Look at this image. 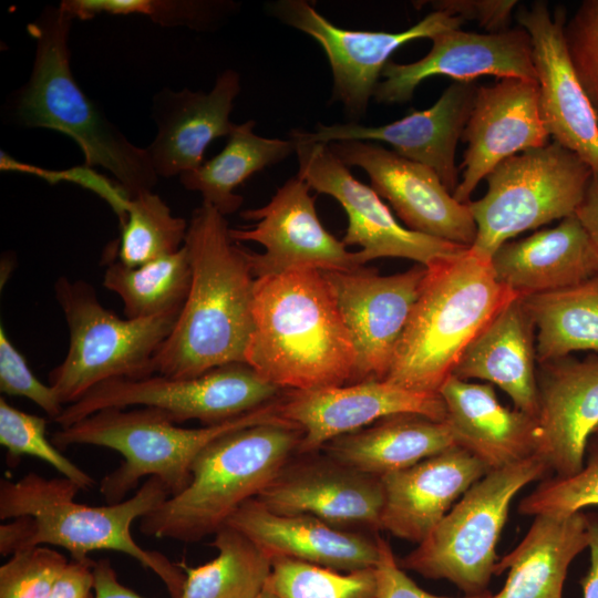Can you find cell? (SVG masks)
Returning <instances> with one entry per match:
<instances>
[{"mask_svg":"<svg viewBox=\"0 0 598 598\" xmlns=\"http://www.w3.org/2000/svg\"><path fill=\"white\" fill-rule=\"evenodd\" d=\"M192 279L176 322L154 358L155 374L194 378L245 362L252 333L256 278L248 250L236 245L225 216L203 203L188 224Z\"/></svg>","mask_w":598,"mask_h":598,"instance_id":"1","label":"cell"},{"mask_svg":"<svg viewBox=\"0 0 598 598\" xmlns=\"http://www.w3.org/2000/svg\"><path fill=\"white\" fill-rule=\"evenodd\" d=\"M245 363L283 390L354 383L357 351L323 270L256 278Z\"/></svg>","mask_w":598,"mask_h":598,"instance_id":"2","label":"cell"},{"mask_svg":"<svg viewBox=\"0 0 598 598\" xmlns=\"http://www.w3.org/2000/svg\"><path fill=\"white\" fill-rule=\"evenodd\" d=\"M385 381L437 394L471 342L512 300L491 260L470 247L425 267Z\"/></svg>","mask_w":598,"mask_h":598,"instance_id":"3","label":"cell"},{"mask_svg":"<svg viewBox=\"0 0 598 598\" xmlns=\"http://www.w3.org/2000/svg\"><path fill=\"white\" fill-rule=\"evenodd\" d=\"M72 21L58 6L45 8L29 24L35 55L28 82L16 93L13 118L24 127L54 130L71 137L81 148L85 165L111 173L130 198L152 190L158 176L146 148L131 143L72 74Z\"/></svg>","mask_w":598,"mask_h":598,"instance_id":"4","label":"cell"},{"mask_svg":"<svg viewBox=\"0 0 598 598\" xmlns=\"http://www.w3.org/2000/svg\"><path fill=\"white\" fill-rule=\"evenodd\" d=\"M301 439L283 419L216 439L194 461L188 485L141 518V532L184 543L215 534L298 453Z\"/></svg>","mask_w":598,"mask_h":598,"instance_id":"5","label":"cell"},{"mask_svg":"<svg viewBox=\"0 0 598 598\" xmlns=\"http://www.w3.org/2000/svg\"><path fill=\"white\" fill-rule=\"evenodd\" d=\"M80 488L65 477L44 478L29 473L19 481H0V518L31 517L29 547L56 546L73 560H89L96 550L126 554L154 571L172 598H179L185 574L158 551L141 547L131 526L171 496L164 483L148 477L130 498L105 506L78 503Z\"/></svg>","mask_w":598,"mask_h":598,"instance_id":"6","label":"cell"},{"mask_svg":"<svg viewBox=\"0 0 598 598\" xmlns=\"http://www.w3.org/2000/svg\"><path fill=\"white\" fill-rule=\"evenodd\" d=\"M278 400L223 423L194 429L179 426L154 408L105 409L60 427L51 441L60 450L94 445L123 456L122 464L100 485L109 504L124 501L142 477L159 478L173 496L188 485L194 461L213 441L243 427L281 420Z\"/></svg>","mask_w":598,"mask_h":598,"instance_id":"7","label":"cell"},{"mask_svg":"<svg viewBox=\"0 0 598 598\" xmlns=\"http://www.w3.org/2000/svg\"><path fill=\"white\" fill-rule=\"evenodd\" d=\"M548 471L537 454L491 470L462 495L415 549L398 560L399 565L425 578L446 579L466 596L488 591L499 558L496 546L511 502Z\"/></svg>","mask_w":598,"mask_h":598,"instance_id":"8","label":"cell"},{"mask_svg":"<svg viewBox=\"0 0 598 598\" xmlns=\"http://www.w3.org/2000/svg\"><path fill=\"white\" fill-rule=\"evenodd\" d=\"M55 296L70 333L64 360L49 374L62 404L78 401L109 380L155 374L154 358L179 311L122 319L99 302L89 283L65 278L56 280Z\"/></svg>","mask_w":598,"mask_h":598,"instance_id":"9","label":"cell"},{"mask_svg":"<svg viewBox=\"0 0 598 598\" xmlns=\"http://www.w3.org/2000/svg\"><path fill=\"white\" fill-rule=\"evenodd\" d=\"M592 173L555 141L502 161L485 177V195L467 203L477 229L470 249L491 260L518 234L574 215Z\"/></svg>","mask_w":598,"mask_h":598,"instance_id":"10","label":"cell"},{"mask_svg":"<svg viewBox=\"0 0 598 598\" xmlns=\"http://www.w3.org/2000/svg\"><path fill=\"white\" fill-rule=\"evenodd\" d=\"M286 390L267 381L245 362L215 368L194 378L153 374L105 381L64 406L60 427L105 409L154 408L176 424L197 420L213 425L278 400Z\"/></svg>","mask_w":598,"mask_h":598,"instance_id":"11","label":"cell"},{"mask_svg":"<svg viewBox=\"0 0 598 598\" xmlns=\"http://www.w3.org/2000/svg\"><path fill=\"white\" fill-rule=\"evenodd\" d=\"M292 140L299 163L297 176L342 206L348 216L342 241L346 246L361 247L355 251L361 266L377 258L393 257L427 267L468 248L400 225L377 192L358 181L328 144Z\"/></svg>","mask_w":598,"mask_h":598,"instance_id":"12","label":"cell"},{"mask_svg":"<svg viewBox=\"0 0 598 598\" xmlns=\"http://www.w3.org/2000/svg\"><path fill=\"white\" fill-rule=\"evenodd\" d=\"M268 10L272 17L321 45L332 72V100L341 102L354 118L365 113L379 76L394 51L410 41L432 39L441 32L460 29L464 22L460 17L433 11L400 32L362 31L334 25L305 0H278L271 2Z\"/></svg>","mask_w":598,"mask_h":598,"instance_id":"13","label":"cell"},{"mask_svg":"<svg viewBox=\"0 0 598 598\" xmlns=\"http://www.w3.org/2000/svg\"><path fill=\"white\" fill-rule=\"evenodd\" d=\"M425 270L416 264L390 276L364 266L323 271L357 351L354 383L385 379Z\"/></svg>","mask_w":598,"mask_h":598,"instance_id":"14","label":"cell"},{"mask_svg":"<svg viewBox=\"0 0 598 598\" xmlns=\"http://www.w3.org/2000/svg\"><path fill=\"white\" fill-rule=\"evenodd\" d=\"M310 189L296 175L265 206L241 213L256 220L252 228H230L235 241H255L265 248L264 254L248 251L255 278L295 268L333 271L361 267L355 252L321 224Z\"/></svg>","mask_w":598,"mask_h":598,"instance_id":"15","label":"cell"},{"mask_svg":"<svg viewBox=\"0 0 598 598\" xmlns=\"http://www.w3.org/2000/svg\"><path fill=\"white\" fill-rule=\"evenodd\" d=\"M348 167L362 168L371 187L385 198L406 228L471 247L477 229L467 204L458 203L427 166L363 141L328 144Z\"/></svg>","mask_w":598,"mask_h":598,"instance_id":"16","label":"cell"},{"mask_svg":"<svg viewBox=\"0 0 598 598\" xmlns=\"http://www.w3.org/2000/svg\"><path fill=\"white\" fill-rule=\"evenodd\" d=\"M279 415L302 431L297 454L320 451L329 441L396 414L445 420L441 395L411 391L385 380L311 390H286Z\"/></svg>","mask_w":598,"mask_h":598,"instance_id":"17","label":"cell"},{"mask_svg":"<svg viewBox=\"0 0 598 598\" xmlns=\"http://www.w3.org/2000/svg\"><path fill=\"white\" fill-rule=\"evenodd\" d=\"M288 461L257 495L270 512L308 515L331 526L381 529V477L350 468L323 454Z\"/></svg>","mask_w":598,"mask_h":598,"instance_id":"18","label":"cell"},{"mask_svg":"<svg viewBox=\"0 0 598 598\" xmlns=\"http://www.w3.org/2000/svg\"><path fill=\"white\" fill-rule=\"evenodd\" d=\"M516 18L530 38L540 113L550 137L598 173V123L569 56L565 12L553 14L548 4L536 1L519 7Z\"/></svg>","mask_w":598,"mask_h":598,"instance_id":"19","label":"cell"},{"mask_svg":"<svg viewBox=\"0 0 598 598\" xmlns=\"http://www.w3.org/2000/svg\"><path fill=\"white\" fill-rule=\"evenodd\" d=\"M430 52L408 64L389 61L373 97L379 103L409 102L425 79L445 75L471 82L483 75L536 80L529 34L523 28L477 33L454 29L433 37ZM537 81V80H536Z\"/></svg>","mask_w":598,"mask_h":598,"instance_id":"20","label":"cell"},{"mask_svg":"<svg viewBox=\"0 0 598 598\" xmlns=\"http://www.w3.org/2000/svg\"><path fill=\"white\" fill-rule=\"evenodd\" d=\"M478 86L455 81L426 110L412 111L381 126L358 123L321 125L313 132L293 130L290 137L313 143L339 141L384 142L398 155L427 166L452 194L458 185L456 145L471 115Z\"/></svg>","mask_w":598,"mask_h":598,"instance_id":"21","label":"cell"},{"mask_svg":"<svg viewBox=\"0 0 598 598\" xmlns=\"http://www.w3.org/2000/svg\"><path fill=\"white\" fill-rule=\"evenodd\" d=\"M549 133L539 106L536 80L506 78L478 86L474 105L462 134L467 144L461 169L462 181L453 193L461 204L502 161L548 144Z\"/></svg>","mask_w":598,"mask_h":598,"instance_id":"22","label":"cell"},{"mask_svg":"<svg viewBox=\"0 0 598 598\" xmlns=\"http://www.w3.org/2000/svg\"><path fill=\"white\" fill-rule=\"evenodd\" d=\"M540 365L536 454L566 477L585 465L588 440L598 429V357Z\"/></svg>","mask_w":598,"mask_h":598,"instance_id":"23","label":"cell"},{"mask_svg":"<svg viewBox=\"0 0 598 598\" xmlns=\"http://www.w3.org/2000/svg\"><path fill=\"white\" fill-rule=\"evenodd\" d=\"M239 92V74L228 69L209 92L163 89L154 95L157 133L145 148L157 176L181 175L203 164L206 147L234 131L229 116Z\"/></svg>","mask_w":598,"mask_h":598,"instance_id":"24","label":"cell"},{"mask_svg":"<svg viewBox=\"0 0 598 598\" xmlns=\"http://www.w3.org/2000/svg\"><path fill=\"white\" fill-rule=\"evenodd\" d=\"M489 470L453 446L408 468L381 477V529L420 544L457 499Z\"/></svg>","mask_w":598,"mask_h":598,"instance_id":"25","label":"cell"},{"mask_svg":"<svg viewBox=\"0 0 598 598\" xmlns=\"http://www.w3.org/2000/svg\"><path fill=\"white\" fill-rule=\"evenodd\" d=\"M272 557H287L351 573L374 568L377 537L331 526L308 515L270 512L257 498L244 503L227 520Z\"/></svg>","mask_w":598,"mask_h":598,"instance_id":"26","label":"cell"},{"mask_svg":"<svg viewBox=\"0 0 598 598\" xmlns=\"http://www.w3.org/2000/svg\"><path fill=\"white\" fill-rule=\"evenodd\" d=\"M445 420L456 446L496 470L537 453L536 417L502 405L491 384L451 375L441 386Z\"/></svg>","mask_w":598,"mask_h":598,"instance_id":"27","label":"cell"},{"mask_svg":"<svg viewBox=\"0 0 598 598\" xmlns=\"http://www.w3.org/2000/svg\"><path fill=\"white\" fill-rule=\"evenodd\" d=\"M497 280L527 297L579 285L598 276V252L578 218L503 244L492 256Z\"/></svg>","mask_w":598,"mask_h":598,"instance_id":"28","label":"cell"},{"mask_svg":"<svg viewBox=\"0 0 598 598\" xmlns=\"http://www.w3.org/2000/svg\"><path fill=\"white\" fill-rule=\"evenodd\" d=\"M535 324L522 297L508 302L471 342L452 375L497 385L514 408L538 413Z\"/></svg>","mask_w":598,"mask_h":598,"instance_id":"29","label":"cell"},{"mask_svg":"<svg viewBox=\"0 0 598 598\" xmlns=\"http://www.w3.org/2000/svg\"><path fill=\"white\" fill-rule=\"evenodd\" d=\"M534 517L520 543L498 558L494 575L508 574L493 598H563L571 561L588 548L591 518L582 511Z\"/></svg>","mask_w":598,"mask_h":598,"instance_id":"30","label":"cell"},{"mask_svg":"<svg viewBox=\"0 0 598 598\" xmlns=\"http://www.w3.org/2000/svg\"><path fill=\"white\" fill-rule=\"evenodd\" d=\"M453 446L456 445L444 421L396 414L338 436L320 450L350 468L382 477Z\"/></svg>","mask_w":598,"mask_h":598,"instance_id":"31","label":"cell"},{"mask_svg":"<svg viewBox=\"0 0 598 598\" xmlns=\"http://www.w3.org/2000/svg\"><path fill=\"white\" fill-rule=\"evenodd\" d=\"M255 125L254 120L236 124L220 153L198 168L179 175L186 189L198 192L203 203L213 206L224 216L241 206L244 198L235 193L239 185L296 151L292 138L260 136L254 132Z\"/></svg>","mask_w":598,"mask_h":598,"instance_id":"32","label":"cell"},{"mask_svg":"<svg viewBox=\"0 0 598 598\" xmlns=\"http://www.w3.org/2000/svg\"><path fill=\"white\" fill-rule=\"evenodd\" d=\"M522 299L535 324L539 364L564 359L574 351L598 352V276Z\"/></svg>","mask_w":598,"mask_h":598,"instance_id":"33","label":"cell"},{"mask_svg":"<svg viewBox=\"0 0 598 598\" xmlns=\"http://www.w3.org/2000/svg\"><path fill=\"white\" fill-rule=\"evenodd\" d=\"M214 535L218 554L213 560L196 567L177 563L185 573L179 598H256L269 580L274 557L228 524Z\"/></svg>","mask_w":598,"mask_h":598,"instance_id":"34","label":"cell"},{"mask_svg":"<svg viewBox=\"0 0 598 598\" xmlns=\"http://www.w3.org/2000/svg\"><path fill=\"white\" fill-rule=\"evenodd\" d=\"M192 270L185 245L175 254L127 267L111 260L103 286L118 295L130 319L181 311L188 295Z\"/></svg>","mask_w":598,"mask_h":598,"instance_id":"35","label":"cell"},{"mask_svg":"<svg viewBox=\"0 0 598 598\" xmlns=\"http://www.w3.org/2000/svg\"><path fill=\"white\" fill-rule=\"evenodd\" d=\"M121 235L111 255L127 267H137L177 252L184 245L188 224L174 216L168 205L152 190L130 198Z\"/></svg>","mask_w":598,"mask_h":598,"instance_id":"36","label":"cell"},{"mask_svg":"<svg viewBox=\"0 0 598 598\" xmlns=\"http://www.w3.org/2000/svg\"><path fill=\"white\" fill-rule=\"evenodd\" d=\"M60 9L73 20L99 14H142L163 27L208 30L236 8L234 2L210 0H63Z\"/></svg>","mask_w":598,"mask_h":598,"instance_id":"37","label":"cell"},{"mask_svg":"<svg viewBox=\"0 0 598 598\" xmlns=\"http://www.w3.org/2000/svg\"><path fill=\"white\" fill-rule=\"evenodd\" d=\"M268 586L278 598H377L374 568L342 573L274 557Z\"/></svg>","mask_w":598,"mask_h":598,"instance_id":"38","label":"cell"},{"mask_svg":"<svg viewBox=\"0 0 598 598\" xmlns=\"http://www.w3.org/2000/svg\"><path fill=\"white\" fill-rule=\"evenodd\" d=\"M0 444L7 450L9 462H17L24 455L33 456L51 465L80 489H89L95 485L91 475L49 441L44 417L21 411L3 398L0 399Z\"/></svg>","mask_w":598,"mask_h":598,"instance_id":"39","label":"cell"},{"mask_svg":"<svg viewBox=\"0 0 598 598\" xmlns=\"http://www.w3.org/2000/svg\"><path fill=\"white\" fill-rule=\"evenodd\" d=\"M588 506H598V451L590 454L579 472L542 482L520 501L518 513L570 515Z\"/></svg>","mask_w":598,"mask_h":598,"instance_id":"40","label":"cell"},{"mask_svg":"<svg viewBox=\"0 0 598 598\" xmlns=\"http://www.w3.org/2000/svg\"><path fill=\"white\" fill-rule=\"evenodd\" d=\"M69 563L47 546L13 554L0 567V598H47Z\"/></svg>","mask_w":598,"mask_h":598,"instance_id":"41","label":"cell"},{"mask_svg":"<svg viewBox=\"0 0 598 598\" xmlns=\"http://www.w3.org/2000/svg\"><path fill=\"white\" fill-rule=\"evenodd\" d=\"M565 40L574 70L598 123V0H585L565 22Z\"/></svg>","mask_w":598,"mask_h":598,"instance_id":"42","label":"cell"},{"mask_svg":"<svg viewBox=\"0 0 598 598\" xmlns=\"http://www.w3.org/2000/svg\"><path fill=\"white\" fill-rule=\"evenodd\" d=\"M0 390L7 395L29 399L54 421L64 410L53 388L42 383L33 374L2 326L0 327Z\"/></svg>","mask_w":598,"mask_h":598,"instance_id":"43","label":"cell"},{"mask_svg":"<svg viewBox=\"0 0 598 598\" xmlns=\"http://www.w3.org/2000/svg\"><path fill=\"white\" fill-rule=\"evenodd\" d=\"M379 548L378 561L374 566L377 579V598H493L488 590L481 595L445 597L437 596L420 588L399 565L390 543L377 536Z\"/></svg>","mask_w":598,"mask_h":598,"instance_id":"44","label":"cell"},{"mask_svg":"<svg viewBox=\"0 0 598 598\" xmlns=\"http://www.w3.org/2000/svg\"><path fill=\"white\" fill-rule=\"evenodd\" d=\"M434 11L445 12L465 20H475L489 31L501 32L507 29L515 0H437L430 1Z\"/></svg>","mask_w":598,"mask_h":598,"instance_id":"45","label":"cell"},{"mask_svg":"<svg viewBox=\"0 0 598 598\" xmlns=\"http://www.w3.org/2000/svg\"><path fill=\"white\" fill-rule=\"evenodd\" d=\"M94 563L72 559L47 598H94Z\"/></svg>","mask_w":598,"mask_h":598,"instance_id":"46","label":"cell"},{"mask_svg":"<svg viewBox=\"0 0 598 598\" xmlns=\"http://www.w3.org/2000/svg\"><path fill=\"white\" fill-rule=\"evenodd\" d=\"M94 598H144L125 587L109 559H100L93 565Z\"/></svg>","mask_w":598,"mask_h":598,"instance_id":"47","label":"cell"},{"mask_svg":"<svg viewBox=\"0 0 598 598\" xmlns=\"http://www.w3.org/2000/svg\"><path fill=\"white\" fill-rule=\"evenodd\" d=\"M575 216L580 221L598 252V173H592L584 198L575 212Z\"/></svg>","mask_w":598,"mask_h":598,"instance_id":"48","label":"cell"},{"mask_svg":"<svg viewBox=\"0 0 598 598\" xmlns=\"http://www.w3.org/2000/svg\"><path fill=\"white\" fill-rule=\"evenodd\" d=\"M0 526V553L2 556L13 555L28 549L31 538V517L12 518Z\"/></svg>","mask_w":598,"mask_h":598,"instance_id":"49","label":"cell"},{"mask_svg":"<svg viewBox=\"0 0 598 598\" xmlns=\"http://www.w3.org/2000/svg\"><path fill=\"white\" fill-rule=\"evenodd\" d=\"M590 564L581 578L582 598H598V520L591 518L589 540Z\"/></svg>","mask_w":598,"mask_h":598,"instance_id":"50","label":"cell"},{"mask_svg":"<svg viewBox=\"0 0 598 598\" xmlns=\"http://www.w3.org/2000/svg\"><path fill=\"white\" fill-rule=\"evenodd\" d=\"M256 598H278V596L272 591V589L268 586L267 582L264 590Z\"/></svg>","mask_w":598,"mask_h":598,"instance_id":"51","label":"cell"},{"mask_svg":"<svg viewBox=\"0 0 598 598\" xmlns=\"http://www.w3.org/2000/svg\"><path fill=\"white\" fill-rule=\"evenodd\" d=\"M595 434L598 436V429H597V431L595 432Z\"/></svg>","mask_w":598,"mask_h":598,"instance_id":"52","label":"cell"}]
</instances>
